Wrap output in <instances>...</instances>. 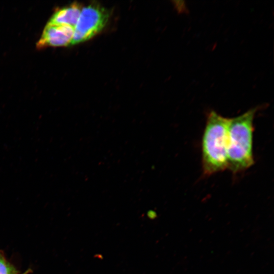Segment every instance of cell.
Segmentation results:
<instances>
[{
	"mask_svg": "<svg viewBox=\"0 0 274 274\" xmlns=\"http://www.w3.org/2000/svg\"><path fill=\"white\" fill-rule=\"evenodd\" d=\"M259 107L230 118L228 127L227 163L233 174L241 173L254 163L253 133L254 117Z\"/></svg>",
	"mask_w": 274,
	"mask_h": 274,
	"instance_id": "1",
	"label": "cell"
},
{
	"mask_svg": "<svg viewBox=\"0 0 274 274\" xmlns=\"http://www.w3.org/2000/svg\"><path fill=\"white\" fill-rule=\"evenodd\" d=\"M230 118L214 111L208 115L201 141L203 174L209 176L228 168V127Z\"/></svg>",
	"mask_w": 274,
	"mask_h": 274,
	"instance_id": "2",
	"label": "cell"
},
{
	"mask_svg": "<svg viewBox=\"0 0 274 274\" xmlns=\"http://www.w3.org/2000/svg\"><path fill=\"white\" fill-rule=\"evenodd\" d=\"M109 18L108 11L99 4H92L83 7L71 45L83 42L96 36L105 27Z\"/></svg>",
	"mask_w": 274,
	"mask_h": 274,
	"instance_id": "3",
	"label": "cell"
},
{
	"mask_svg": "<svg viewBox=\"0 0 274 274\" xmlns=\"http://www.w3.org/2000/svg\"><path fill=\"white\" fill-rule=\"evenodd\" d=\"M74 27L63 24L48 22L37 44L38 49L48 47L66 46L71 45Z\"/></svg>",
	"mask_w": 274,
	"mask_h": 274,
	"instance_id": "4",
	"label": "cell"
},
{
	"mask_svg": "<svg viewBox=\"0 0 274 274\" xmlns=\"http://www.w3.org/2000/svg\"><path fill=\"white\" fill-rule=\"evenodd\" d=\"M82 9V6L76 3L60 8L53 14L49 22L67 25L75 28Z\"/></svg>",
	"mask_w": 274,
	"mask_h": 274,
	"instance_id": "5",
	"label": "cell"
},
{
	"mask_svg": "<svg viewBox=\"0 0 274 274\" xmlns=\"http://www.w3.org/2000/svg\"><path fill=\"white\" fill-rule=\"evenodd\" d=\"M0 274H16L15 268L0 254Z\"/></svg>",
	"mask_w": 274,
	"mask_h": 274,
	"instance_id": "6",
	"label": "cell"
},
{
	"mask_svg": "<svg viewBox=\"0 0 274 274\" xmlns=\"http://www.w3.org/2000/svg\"><path fill=\"white\" fill-rule=\"evenodd\" d=\"M147 215H148V217L151 219H154L156 217V215L155 213L153 211H149Z\"/></svg>",
	"mask_w": 274,
	"mask_h": 274,
	"instance_id": "7",
	"label": "cell"
}]
</instances>
